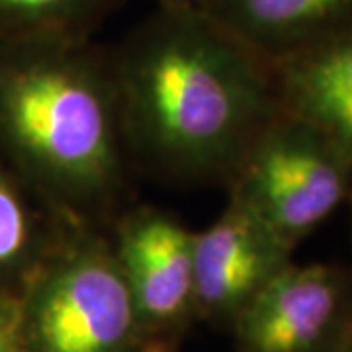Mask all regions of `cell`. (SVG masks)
Returning a JSON list of instances; mask_svg holds the SVG:
<instances>
[{
  "label": "cell",
  "mask_w": 352,
  "mask_h": 352,
  "mask_svg": "<svg viewBox=\"0 0 352 352\" xmlns=\"http://www.w3.org/2000/svg\"><path fill=\"white\" fill-rule=\"evenodd\" d=\"M124 0H0V43L92 39Z\"/></svg>",
  "instance_id": "obj_11"
},
{
  "label": "cell",
  "mask_w": 352,
  "mask_h": 352,
  "mask_svg": "<svg viewBox=\"0 0 352 352\" xmlns=\"http://www.w3.org/2000/svg\"><path fill=\"white\" fill-rule=\"evenodd\" d=\"M0 352H28L18 296L0 289Z\"/></svg>",
  "instance_id": "obj_12"
},
{
  "label": "cell",
  "mask_w": 352,
  "mask_h": 352,
  "mask_svg": "<svg viewBox=\"0 0 352 352\" xmlns=\"http://www.w3.org/2000/svg\"><path fill=\"white\" fill-rule=\"evenodd\" d=\"M339 352H352V311L349 317V323H346V331H344V337H342V344H340Z\"/></svg>",
  "instance_id": "obj_15"
},
{
  "label": "cell",
  "mask_w": 352,
  "mask_h": 352,
  "mask_svg": "<svg viewBox=\"0 0 352 352\" xmlns=\"http://www.w3.org/2000/svg\"><path fill=\"white\" fill-rule=\"evenodd\" d=\"M113 254L145 331L178 325L194 307V231L155 206L122 210L112 221Z\"/></svg>",
  "instance_id": "obj_6"
},
{
  "label": "cell",
  "mask_w": 352,
  "mask_h": 352,
  "mask_svg": "<svg viewBox=\"0 0 352 352\" xmlns=\"http://www.w3.org/2000/svg\"><path fill=\"white\" fill-rule=\"evenodd\" d=\"M352 166L315 129L278 113L227 182L241 204L294 251L349 196Z\"/></svg>",
  "instance_id": "obj_4"
},
{
  "label": "cell",
  "mask_w": 352,
  "mask_h": 352,
  "mask_svg": "<svg viewBox=\"0 0 352 352\" xmlns=\"http://www.w3.org/2000/svg\"><path fill=\"white\" fill-rule=\"evenodd\" d=\"M351 311L344 270L289 263L233 321L241 352H339Z\"/></svg>",
  "instance_id": "obj_5"
},
{
  "label": "cell",
  "mask_w": 352,
  "mask_h": 352,
  "mask_svg": "<svg viewBox=\"0 0 352 352\" xmlns=\"http://www.w3.org/2000/svg\"><path fill=\"white\" fill-rule=\"evenodd\" d=\"M206 12L264 61L352 25V0H206Z\"/></svg>",
  "instance_id": "obj_9"
},
{
  "label": "cell",
  "mask_w": 352,
  "mask_h": 352,
  "mask_svg": "<svg viewBox=\"0 0 352 352\" xmlns=\"http://www.w3.org/2000/svg\"><path fill=\"white\" fill-rule=\"evenodd\" d=\"M78 226L0 159V289L18 296L41 263Z\"/></svg>",
  "instance_id": "obj_10"
},
{
  "label": "cell",
  "mask_w": 352,
  "mask_h": 352,
  "mask_svg": "<svg viewBox=\"0 0 352 352\" xmlns=\"http://www.w3.org/2000/svg\"><path fill=\"white\" fill-rule=\"evenodd\" d=\"M131 161L188 182H229L278 113L268 63L206 8H157L112 51Z\"/></svg>",
  "instance_id": "obj_1"
},
{
  "label": "cell",
  "mask_w": 352,
  "mask_h": 352,
  "mask_svg": "<svg viewBox=\"0 0 352 352\" xmlns=\"http://www.w3.org/2000/svg\"><path fill=\"white\" fill-rule=\"evenodd\" d=\"M28 352H135L143 323L110 235L73 226L18 294Z\"/></svg>",
  "instance_id": "obj_3"
},
{
  "label": "cell",
  "mask_w": 352,
  "mask_h": 352,
  "mask_svg": "<svg viewBox=\"0 0 352 352\" xmlns=\"http://www.w3.org/2000/svg\"><path fill=\"white\" fill-rule=\"evenodd\" d=\"M157 8H206V0H153Z\"/></svg>",
  "instance_id": "obj_13"
},
{
  "label": "cell",
  "mask_w": 352,
  "mask_h": 352,
  "mask_svg": "<svg viewBox=\"0 0 352 352\" xmlns=\"http://www.w3.org/2000/svg\"><path fill=\"white\" fill-rule=\"evenodd\" d=\"M266 63L278 110L315 129L352 166V25Z\"/></svg>",
  "instance_id": "obj_8"
},
{
  "label": "cell",
  "mask_w": 352,
  "mask_h": 352,
  "mask_svg": "<svg viewBox=\"0 0 352 352\" xmlns=\"http://www.w3.org/2000/svg\"><path fill=\"white\" fill-rule=\"evenodd\" d=\"M0 159L78 226H112L131 161L112 51L92 39L0 43Z\"/></svg>",
  "instance_id": "obj_2"
},
{
  "label": "cell",
  "mask_w": 352,
  "mask_h": 352,
  "mask_svg": "<svg viewBox=\"0 0 352 352\" xmlns=\"http://www.w3.org/2000/svg\"><path fill=\"white\" fill-rule=\"evenodd\" d=\"M292 249L241 204L229 200L212 226L194 231V307L235 319L292 263Z\"/></svg>",
  "instance_id": "obj_7"
},
{
  "label": "cell",
  "mask_w": 352,
  "mask_h": 352,
  "mask_svg": "<svg viewBox=\"0 0 352 352\" xmlns=\"http://www.w3.org/2000/svg\"><path fill=\"white\" fill-rule=\"evenodd\" d=\"M135 352H175L164 340L161 339H149L145 340V342H141V346H139Z\"/></svg>",
  "instance_id": "obj_14"
}]
</instances>
